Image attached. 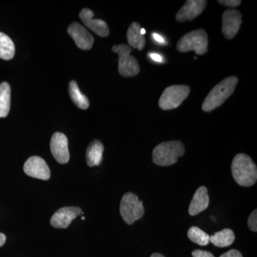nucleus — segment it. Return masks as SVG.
<instances>
[{"label":"nucleus","instance_id":"nucleus-1","mask_svg":"<svg viewBox=\"0 0 257 257\" xmlns=\"http://www.w3.org/2000/svg\"><path fill=\"white\" fill-rule=\"evenodd\" d=\"M231 174L235 182L241 187H249L257 181V167L251 157L240 153L231 163Z\"/></svg>","mask_w":257,"mask_h":257},{"label":"nucleus","instance_id":"nucleus-2","mask_svg":"<svg viewBox=\"0 0 257 257\" xmlns=\"http://www.w3.org/2000/svg\"><path fill=\"white\" fill-rule=\"evenodd\" d=\"M238 78L234 76L223 79L213 88L202 104V110L210 112L224 104L225 101L231 96L237 85Z\"/></svg>","mask_w":257,"mask_h":257},{"label":"nucleus","instance_id":"nucleus-3","mask_svg":"<svg viewBox=\"0 0 257 257\" xmlns=\"http://www.w3.org/2000/svg\"><path fill=\"white\" fill-rule=\"evenodd\" d=\"M185 152L184 144L180 141L165 142L155 147L152 153L154 163L162 167L175 165L179 157Z\"/></svg>","mask_w":257,"mask_h":257},{"label":"nucleus","instance_id":"nucleus-4","mask_svg":"<svg viewBox=\"0 0 257 257\" xmlns=\"http://www.w3.org/2000/svg\"><path fill=\"white\" fill-rule=\"evenodd\" d=\"M208 43L207 32L200 29L189 32L181 37L177 48L181 52L194 51L197 55H203L207 52Z\"/></svg>","mask_w":257,"mask_h":257},{"label":"nucleus","instance_id":"nucleus-5","mask_svg":"<svg viewBox=\"0 0 257 257\" xmlns=\"http://www.w3.org/2000/svg\"><path fill=\"white\" fill-rule=\"evenodd\" d=\"M119 210L121 217L128 225L133 224L145 214L143 202L133 192L126 193L121 198Z\"/></svg>","mask_w":257,"mask_h":257},{"label":"nucleus","instance_id":"nucleus-6","mask_svg":"<svg viewBox=\"0 0 257 257\" xmlns=\"http://www.w3.org/2000/svg\"><path fill=\"white\" fill-rule=\"evenodd\" d=\"M187 85H173L166 88L159 101V106L163 110H171L182 104L190 93Z\"/></svg>","mask_w":257,"mask_h":257},{"label":"nucleus","instance_id":"nucleus-7","mask_svg":"<svg viewBox=\"0 0 257 257\" xmlns=\"http://www.w3.org/2000/svg\"><path fill=\"white\" fill-rule=\"evenodd\" d=\"M113 52L119 55V72L125 77H133L140 72V65L138 60L131 54V47L127 45H115L112 47Z\"/></svg>","mask_w":257,"mask_h":257},{"label":"nucleus","instance_id":"nucleus-8","mask_svg":"<svg viewBox=\"0 0 257 257\" xmlns=\"http://www.w3.org/2000/svg\"><path fill=\"white\" fill-rule=\"evenodd\" d=\"M24 172L29 177L48 180L51 172L47 162L40 157H30L24 165Z\"/></svg>","mask_w":257,"mask_h":257},{"label":"nucleus","instance_id":"nucleus-9","mask_svg":"<svg viewBox=\"0 0 257 257\" xmlns=\"http://www.w3.org/2000/svg\"><path fill=\"white\" fill-rule=\"evenodd\" d=\"M242 15L237 10H226L222 15V32L227 40L236 36L241 27Z\"/></svg>","mask_w":257,"mask_h":257},{"label":"nucleus","instance_id":"nucleus-10","mask_svg":"<svg viewBox=\"0 0 257 257\" xmlns=\"http://www.w3.org/2000/svg\"><path fill=\"white\" fill-rule=\"evenodd\" d=\"M84 214L82 209L77 207H62L58 209L51 218L50 223L57 229H66L77 216Z\"/></svg>","mask_w":257,"mask_h":257},{"label":"nucleus","instance_id":"nucleus-11","mask_svg":"<svg viewBox=\"0 0 257 257\" xmlns=\"http://www.w3.org/2000/svg\"><path fill=\"white\" fill-rule=\"evenodd\" d=\"M50 148L52 155L59 163L64 165L69 162L68 140L64 134L56 133L52 135Z\"/></svg>","mask_w":257,"mask_h":257},{"label":"nucleus","instance_id":"nucleus-12","mask_svg":"<svg viewBox=\"0 0 257 257\" xmlns=\"http://www.w3.org/2000/svg\"><path fill=\"white\" fill-rule=\"evenodd\" d=\"M207 3L205 0H188L179 10L176 15V20L179 23L192 21L202 14L207 6Z\"/></svg>","mask_w":257,"mask_h":257},{"label":"nucleus","instance_id":"nucleus-13","mask_svg":"<svg viewBox=\"0 0 257 257\" xmlns=\"http://www.w3.org/2000/svg\"><path fill=\"white\" fill-rule=\"evenodd\" d=\"M68 33L73 39L76 45L83 50H89L94 44V37L80 24H71L68 28Z\"/></svg>","mask_w":257,"mask_h":257},{"label":"nucleus","instance_id":"nucleus-14","mask_svg":"<svg viewBox=\"0 0 257 257\" xmlns=\"http://www.w3.org/2000/svg\"><path fill=\"white\" fill-rule=\"evenodd\" d=\"M94 13L92 10L83 9L79 13V18H81L83 23L90 29L92 31L101 37H106L109 35V30L107 24L104 20L99 19H94Z\"/></svg>","mask_w":257,"mask_h":257},{"label":"nucleus","instance_id":"nucleus-15","mask_svg":"<svg viewBox=\"0 0 257 257\" xmlns=\"http://www.w3.org/2000/svg\"><path fill=\"white\" fill-rule=\"evenodd\" d=\"M209 204V197L207 188L204 186L199 187L194 194L189 207V214L191 216L197 215L207 209Z\"/></svg>","mask_w":257,"mask_h":257},{"label":"nucleus","instance_id":"nucleus-16","mask_svg":"<svg viewBox=\"0 0 257 257\" xmlns=\"http://www.w3.org/2000/svg\"><path fill=\"white\" fill-rule=\"evenodd\" d=\"M104 150V145L99 140H93L89 144L86 152L87 165L92 167L100 165Z\"/></svg>","mask_w":257,"mask_h":257},{"label":"nucleus","instance_id":"nucleus-17","mask_svg":"<svg viewBox=\"0 0 257 257\" xmlns=\"http://www.w3.org/2000/svg\"><path fill=\"white\" fill-rule=\"evenodd\" d=\"M141 26L138 23L130 25L127 30V41L130 47L142 51L146 45L145 35L141 34Z\"/></svg>","mask_w":257,"mask_h":257},{"label":"nucleus","instance_id":"nucleus-18","mask_svg":"<svg viewBox=\"0 0 257 257\" xmlns=\"http://www.w3.org/2000/svg\"><path fill=\"white\" fill-rule=\"evenodd\" d=\"M235 240L234 231L230 229H224L216 232L210 236L209 241L217 247H226L232 244Z\"/></svg>","mask_w":257,"mask_h":257},{"label":"nucleus","instance_id":"nucleus-19","mask_svg":"<svg viewBox=\"0 0 257 257\" xmlns=\"http://www.w3.org/2000/svg\"><path fill=\"white\" fill-rule=\"evenodd\" d=\"M69 93L71 99L79 109H87L89 107V99L87 96L81 92L77 83L75 81L72 80L69 82Z\"/></svg>","mask_w":257,"mask_h":257},{"label":"nucleus","instance_id":"nucleus-20","mask_svg":"<svg viewBox=\"0 0 257 257\" xmlns=\"http://www.w3.org/2000/svg\"><path fill=\"white\" fill-rule=\"evenodd\" d=\"M11 104V88L7 82L0 84V118L6 117Z\"/></svg>","mask_w":257,"mask_h":257},{"label":"nucleus","instance_id":"nucleus-21","mask_svg":"<svg viewBox=\"0 0 257 257\" xmlns=\"http://www.w3.org/2000/svg\"><path fill=\"white\" fill-rule=\"evenodd\" d=\"M15 47L13 40L8 35L0 32V59L10 60L14 57Z\"/></svg>","mask_w":257,"mask_h":257},{"label":"nucleus","instance_id":"nucleus-22","mask_svg":"<svg viewBox=\"0 0 257 257\" xmlns=\"http://www.w3.org/2000/svg\"><path fill=\"white\" fill-rule=\"evenodd\" d=\"M187 235L192 242L197 243L199 246H207L209 243L210 236L197 226H192L189 229Z\"/></svg>","mask_w":257,"mask_h":257},{"label":"nucleus","instance_id":"nucleus-23","mask_svg":"<svg viewBox=\"0 0 257 257\" xmlns=\"http://www.w3.org/2000/svg\"><path fill=\"white\" fill-rule=\"evenodd\" d=\"M248 226L253 232L257 231V210L255 209L251 213L248 219Z\"/></svg>","mask_w":257,"mask_h":257},{"label":"nucleus","instance_id":"nucleus-24","mask_svg":"<svg viewBox=\"0 0 257 257\" xmlns=\"http://www.w3.org/2000/svg\"><path fill=\"white\" fill-rule=\"evenodd\" d=\"M193 257H215L211 252L204 250L195 249L192 251Z\"/></svg>","mask_w":257,"mask_h":257},{"label":"nucleus","instance_id":"nucleus-25","mask_svg":"<svg viewBox=\"0 0 257 257\" xmlns=\"http://www.w3.org/2000/svg\"><path fill=\"white\" fill-rule=\"evenodd\" d=\"M218 3L224 5V6L230 7V8H237L241 5V2L240 0H225V1L220 0V1H218Z\"/></svg>","mask_w":257,"mask_h":257},{"label":"nucleus","instance_id":"nucleus-26","mask_svg":"<svg viewBox=\"0 0 257 257\" xmlns=\"http://www.w3.org/2000/svg\"><path fill=\"white\" fill-rule=\"evenodd\" d=\"M219 257H243L242 254L240 251L236 249L229 250L227 252L223 253Z\"/></svg>","mask_w":257,"mask_h":257},{"label":"nucleus","instance_id":"nucleus-27","mask_svg":"<svg viewBox=\"0 0 257 257\" xmlns=\"http://www.w3.org/2000/svg\"><path fill=\"white\" fill-rule=\"evenodd\" d=\"M150 57L155 61V62H162L163 61V57L162 56L158 55V54L152 53L150 54Z\"/></svg>","mask_w":257,"mask_h":257},{"label":"nucleus","instance_id":"nucleus-28","mask_svg":"<svg viewBox=\"0 0 257 257\" xmlns=\"http://www.w3.org/2000/svg\"><path fill=\"white\" fill-rule=\"evenodd\" d=\"M152 37L157 42H160V43H164L165 42L163 37H161L159 34L153 33L152 34Z\"/></svg>","mask_w":257,"mask_h":257},{"label":"nucleus","instance_id":"nucleus-29","mask_svg":"<svg viewBox=\"0 0 257 257\" xmlns=\"http://www.w3.org/2000/svg\"><path fill=\"white\" fill-rule=\"evenodd\" d=\"M5 241H6V236L3 233H0V247L5 244Z\"/></svg>","mask_w":257,"mask_h":257},{"label":"nucleus","instance_id":"nucleus-30","mask_svg":"<svg viewBox=\"0 0 257 257\" xmlns=\"http://www.w3.org/2000/svg\"><path fill=\"white\" fill-rule=\"evenodd\" d=\"M150 257H165L163 256V255L161 254V253H154Z\"/></svg>","mask_w":257,"mask_h":257},{"label":"nucleus","instance_id":"nucleus-31","mask_svg":"<svg viewBox=\"0 0 257 257\" xmlns=\"http://www.w3.org/2000/svg\"><path fill=\"white\" fill-rule=\"evenodd\" d=\"M141 34L143 35H145V34H146V30H145V29L142 28L141 29Z\"/></svg>","mask_w":257,"mask_h":257},{"label":"nucleus","instance_id":"nucleus-32","mask_svg":"<svg viewBox=\"0 0 257 257\" xmlns=\"http://www.w3.org/2000/svg\"><path fill=\"white\" fill-rule=\"evenodd\" d=\"M82 220H84V219H85V217H84V216H83V217L82 218Z\"/></svg>","mask_w":257,"mask_h":257}]
</instances>
